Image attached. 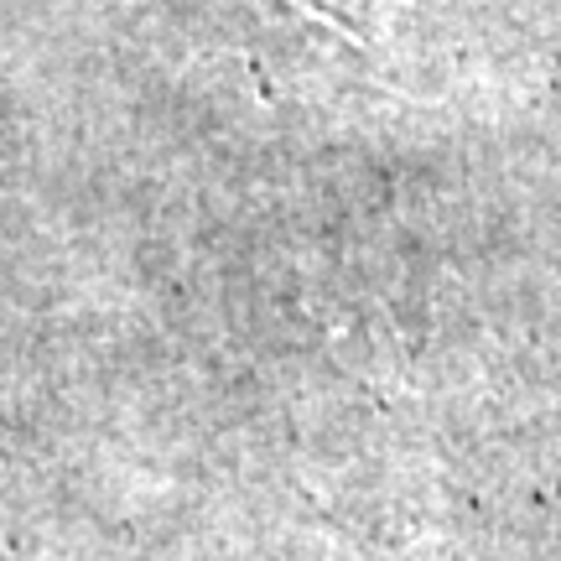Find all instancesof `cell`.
<instances>
[{"label": "cell", "mask_w": 561, "mask_h": 561, "mask_svg": "<svg viewBox=\"0 0 561 561\" xmlns=\"http://www.w3.org/2000/svg\"><path fill=\"white\" fill-rule=\"evenodd\" d=\"M291 11H297L301 21H312V26H322V32H333V37L354 42L359 47V26H348V21H339V5H348V0H286Z\"/></svg>", "instance_id": "cell-1"}]
</instances>
